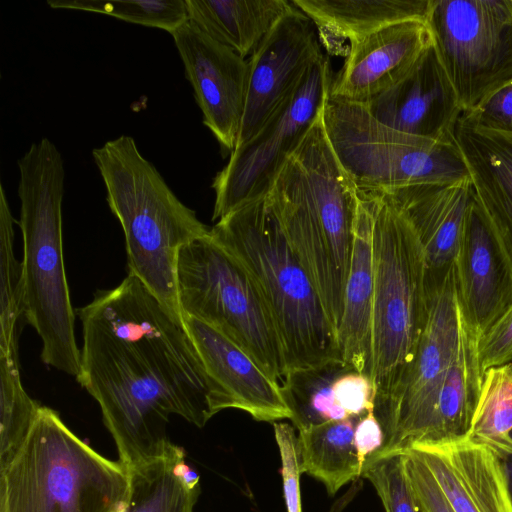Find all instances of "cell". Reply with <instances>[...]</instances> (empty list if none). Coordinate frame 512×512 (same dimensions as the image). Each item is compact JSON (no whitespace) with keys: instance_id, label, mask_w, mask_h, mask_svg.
<instances>
[{"instance_id":"cell-1","label":"cell","mask_w":512,"mask_h":512,"mask_svg":"<svg viewBox=\"0 0 512 512\" xmlns=\"http://www.w3.org/2000/svg\"><path fill=\"white\" fill-rule=\"evenodd\" d=\"M78 383L98 402L128 469L172 445L171 415L203 427L229 408L184 325L133 274L77 310Z\"/></svg>"},{"instance_id":"cell-2","label":"cell","mask_w":512,"mask_h":512,"mask_svg":"<svg viewBox=\"0 0 512 512\" xmlns=\"http://www.w3.org/2000/svg\"><path fill=\"white\" fill-rule=\"evenodd\" d=\"M322 113L274 178L266 198L338 336L357 189L329 143Z\"/></svg>"},{"instance_id":"cell-3","label":"cell","mask_w":512,"mask_h":512,"mask_svg":"<svg viewBox=\"0 0 512 512\" xmlns=\"http://www.w3.org/2000/svg\"><path fill=\"white\" fill-rule=\"evenodd\" d=\"M210 236L259 289L281 338L287 373L343 362L337 332L266 195L219 219Z\"/></svg>"},{"instance_id":"cell-4","label":"cell","mask_w":512,"mask_h":512,"mask_svg":"<svg viewBox=\"0 0 512 512\" xmlns=\"http://www.w3.org/2000/svg\"><path fill=\"white\" fill-rule=\"evenodd\" d=\"M18 168L25 321L40 337L42 361L76 377L80 349L63 254L64 160L44 137L31 144Z\"/></svg>"},{"instance_id":"cell-5","label":"cell","mask_w":512,"mask_h":512,"mask_svg":"<svg viewBox=\"0 0 512 512\" xmlns=\"http://www.w3.org/2000/svg\"><path fill=\"white\" fill-rule=\"evenodd\" d=\"M92 156L124 232L128 273L184 323L177 295L179 252L210 228L179 200L131 136L107 141Z\"/></svg>"},{"instance_id":"cell-6","label":"cell","mask_w":512,"mask_h":512,"mask_svg":"<svg viewBox=\"0 0 512 512\" xmlns=\"http://www.w3.org/2000/svg\"><path fill=\"white\" fill-rule=\"evenodd\" d=\"M130 472L41 406L19 452L0 472V512H122Z\"/></svg>"},{"instance_id":"cell-7","label":"cell","mask_w":512,"mask_h":512,"mask_svg":"<svg viewBox=\"0 0 512 512\" xmlns=\"http://www.w3.org/2000/svg\"><path fill=\"white\" fill-rule=\"evenodd\" d=\"M362 192L372 214L371 378L377 407L400 386L426 323V259L412 226L390 200L379 191Z\"/></svg>"},{"instance_id":"cell-8","label":"cell","mask_w":512,"mask_h":512,"mask_svg":"<svg viewBox=\"0 0 512 512\" xmlns=\"http://www.w3.org/2000/svg\"><path fill=\"white\" fill-rule=\"evenodd\" d=\"M177 295L183 317L219 331L281 384L286 358L268 306L248 272L210 232L180 250Z\"/></svg>"},{"instance_id":"cell-9","label":"cell","mask_w":512,"mask_h":512,"mask_svg":"<svg viewBox=\"0 0 512 512\" xmlns=\"http://www.w3.org/2000/svg\"><path fill=\"white\" fill-rule=\"evenodd\" d=\"M322 119L329 143L357 190L471 180L456 141L435 143L404 134L377 121L362 104L330 98Z\"/></svg>"},{"instance_id":"cell-10","label":"cell","mask_w":512,"mask_h":512,"mask_svg":"<svg viewBox=\"0 0 512 512\" xmlns=\"http://www.w3.org/2000/svg\"><path fill=\"white\" fill-rule=\"evenodd\" d=\"M426 24L463 113L512 81V0H431Z\"/></svg>"},{"instance_id":"cell-11","label":"cell","mask_w":512,"mask_h":512,"mask_svg":"<svg viewBox=\"0 0 512 512\" xmlns=\"http://www.w3.org/2000/svg\"><path fill=\"white\" fill-rule=\"evenodd\" d=\"M333 78L329 59L323 55L258 132L231 152L212 182L213 221L267 194L284 163L321 115Z\"/></svg>"},{"instance_id":"cell-12","label":"cell","mask_w":512,"mask_h":512,"mask_svg":"<svg viewBox=\"0 0 512 512\" xmlns=\"http://www.w3.org/2000/svg\"><path fill=\"white\" fill-rule=\"evenodd\" d=\"M427 290V319L415 356L396 392L374 409L384 445L368 460L405 453L419 443L435 390L456 355L460 311L454 267L441 283Z\"/></svg>"},{"instance_id":"cell-13","label":"cell","mask_w":512,"mask_h":512,"mask_svg":"<svg viewBox=\"0 0 512 512\" xmlns=\"http://www.w3.org/2000/svg\"><path fill=\"white\" fill-rule=\"evenodd\" d=\"M203 116L223 151L235 149L243 119L248 61L187 21L172 34Z\"/></svg>"},{"instance_id":"cell-14","label":"cell","mask_w":512,"mask_h":512,"mask_svg":"<svg viewBox=\"0 0 512 512\" xmlns=\"http://www.w3.org/2000/svg\"><path fill=\"white\" fill-rule=\"evenodd\" d=\"M316 31L297 8L276 24L247 59L246 101L236 147L258 132L324 55Z\"/></svg>"},{"instance_id":"cell-15","label":"cell","mask_w":512,"mask_h":512,"mask_svg":"<svg viewBox=\"0 0 512 512\" xmlns=\"http://www.w3.org/2000/svg\"><path fill=\"white\" fill-rule=\"evenodd\" d=\"M362 105L380 123L435 143L455 142L463 114L432 43L403 78Z\"/></svg>"},{"instance_id":"cell-16","label":"cell","mask_w":512,"mask_h":512,"mask_svg":"<svg viewBox=\"0 0 512 512\" xmlns=\"http://www.w3.org/2000/svg\"><path fill=\"white\" fill-rule=\"evenodd\" d=\"M454 270L460 312L480 337L512 305V264L475 196Z\"/></svg>"},{"instance_id":"cell-17","label":"cell","mask_w":512,"mask_h":512,"mask_svg":"<svg viewBox=\"0 0 512 512\" xmlns=\"http://www.w3.org/2000/svg\"><path fill=\"white\" fill-rule=\"evenodd\" d=\"M431 43L422 20L395 23L351 41L329 98L367 102L403 78Z\"/></svg>"},{"instance_id":"cell-18","label":"cell","mask_w":512,"mask_h":512,"mask_svg":"<svg viewBox=\"0 0 512 512\" xmlns=\"http://www.w3.org/2000/svg\"><path fill=\"white\" fill-rule=\"evenodd\" d=\"M380 192V191H379ZM415 231L426 259V285L441 283L454 267L469 206L471 180L382 191Z\"/></svg>"},{"instance_id":"cell-19","label":"cell","mask_w":512,"mask_h":512,"mask_svg":"<svg viewBox=\"0 0 512 512\" xmlns=\"http://www.w3.org/2000/svg\"><path fill=\"white\" fill-rule=\"evenodd\" d=\"M184 325L204 368L229 408L257 421L291 419L281 384L273 381L239 346L209 325L189 316Z\"/></svg>"},{"instance_id":"cell-20","label":"cell","mask_w":512,"mask_h":512,"mask_svg":"<svg viewBox=\"0 0 512 512\" xmlns=\"http://www.w3.org/2000/svg\"><path fill=\"white\" fill-rule=\"evenodd\" d=\"M410 450L431 471L455 512H512L502 460L489 448L463 439Z\"/></svg>"},{"instance_id":"cell-21","label":"cell","mask_w":512,"mask_h":512,"mask_svg":"<svg viewBox=\"0 0 512 512\" xmlns=\"http://www.w3.org/2000/svg\"><path fill=\"white\" fill-rule=\"evenodd\" d=\"M454 135L475 197L512 264V135L479 128L463 114Z\"/></svg>"},{"instance_id":"cell-22","label":"cell","mask_w":512,"mask_h":512,"mask_svg":"<svg viewBox=\"0 0 512 512\" xmlns=\"http://www.w3.org/2000/svg\"><path fill=\"white\" fill-rule=\"evenodd\" d=\"M353 235L338 343L344 364L371 378L374 291L372 214L369 200L360 190H357Z\"/></svg>"},{"instance_id":"cell-23","label":"cell","mask_w":512,"mask_h":512,"mask_svg":"<svg viewBox=\"0 0 512 512\" xmlns=\"http://www.w3.org/2000/svg\"><path fill=\"white\" fill-rule=\"evenodd\" d=\"M478 340L479 335L466 324L460 312V338L456 355L440 379L420 441L413 448L466 439L483 380Z\"/></svg>"},{"instance_id":"cell-24","label":"cell","mask_w":512,"mask_h":512,"mask_svg":"<svg viewBox=\"0 0 512 512\" xmlns=\"http://www.w3.org/2000/svg\"><path fill=\"white\" fill-rule=\"evenodd\" d=\"M189 21L241 57L252 55L276 24L297 10L292 0H185Z\"/></svg>"},{"instance_id":"cell-25","label":"cell","mask_w":512,"mask_h":512,"mask_svg":"<svg viewBox=\"0 0 512 512\" xmlns=\"http://www.w3.org/2000/svg\"><path fill=\"white\" fill-rule=\"evenodd\" d=\"M325 40H349L386 26L426 21L431 0H292Z\"/></svg>"},{"instance_id":"cell-26","label":"cell","mask_w":512,"mask_h":512,"mask_svg":"<svg viewBox=\"0 0 512 512\" xmlns=\"http://www.w3.org/2000/svg\"><path fill=\"white\" fill-rule=\"evenodd\" d=\"M358 419L329 421L298 431L302 473L322 482L330 495L362 476L364 462L355 442Z\"/></svg>"},{"instance_id":"cell-27","label":"cell","mask_w":512,"mask_h":512,"mask_svg":"<svg viewBox=\"0 0 512 512\" xmlns=\"http://www.w3.org/2000/svg\"><path fill=\"white\" fill-rule=\"evenodd\" d=\"M184 448L172 443L151 460L129 468L130 489L122 512H193L200 488H190L179 473Z\"/></svg>"},{"instance_id":"cell-28","label":"cell","mask_w":512,"mask_h":512,"mask_svg":"<svg viewBox=\"0 0 512 512\" xmlns=\"http://www.w3.org/2000/svg\"><path fill=\"white\" fill-rule=\"evenodd\" d=\"M346 368L343 362H333L286 374L281 390L291 411L290 420L298 431L329 421L350 419L334 392V381Z\"/></svg>"},{"instance_id":"cell-29","label":"cell","mask_w":512,"mask_h":512,"mask_svg":"<svg viewBox=\"0 0 512 512\" xmlns=\"http://www.w3.org/2000/svg\"><path fill=\"white\" fill-rule=\"evenodd\" d=\"M466 440L489 448L499 458L512 454V371L508 364L483 373Z\"/></svg>"},{"instance_id":"cell-30","label":"cell","mask_w":512,"mask_h":512,"mask_svg":"<svg viewBox=\"0 0 512 512\" xmlns=\"http://www.w3.org/2000/svg\"><path fill=\"white\" fill-rule=\"evenodd\" d=\"M40 407L24 389L18 352H0V472L21 449Z\"/></svg>"},{"instance_id":"cell-31","label":"cell","mask_w":512,"mask_h":512,"mask_svg":"<svg viewBox=\"0 0 512 512\" xmlns=\"http://www.w3.org/2000/svg\"><path fill=\"white\" fill-rule=\"evenodd\" d=\"M14 218L0 185V352H18L25 320L22 264L14 254Z\"/></svg>"},{"instance_id":"cell-32","label":"cell","mask_w":512,"mask_h":512,"mask_svg":"<svg viewBox=\"0 0 512 512\" xmlns=\"http://www.w3.org/2000/svg\"><path fill=\"white\" fill-rule=\"evenodd\" d=\"M47 4L55 9L105 14L170 34L189 21L185 0H49Z\"/></svg>"},{"instance_id":"cell-33","label":"cell","mask_w":512,"mask_h":512,"mask_svg":"<svg viewBox=\"0 0 512 512\" xmlns=\"http://www.w3.org/2000/svg\"><path fill=\"white\" fill-rule=\"evenodd\" d=\"M362 476L374 486L385 512H425L407 473L405 453L368 460Z\"/></svg>"},{"instance_id":"cell-34","label":"cell","mask_w":512,"mask_h":512,"mask_svg":"<svg viewBox=\"0 0 512 512\" xmlns=\"http://www.w3.org/2000/svg\"><path fill=\"white\" fill-rule=\"evenodd\" d=\"M274 435L281 459L283 495L287 512H302L298 435L288 423L274 422Z\"/></svg>"},{"instance_id":"cell-35","label":"cell","mask_w":512,"mask_h":512,"mask_svg":"<svg viewBox=\"0 0 512 512\" xmlns=\"http://www.w3.org/2000/svg\"><path fill=\"white\" fill-rule=\"evenodd\" d=\"M334 392L349 418H360L375 409L376 388L372 379L350 367L334 381Z\"/></svg>"},{"instance_id":"cell-36","label":"cell","mask_w":512,"mask_h":512,"mask_svg":"<svg viewBox=\"0 0 512 512\" xmlns=\"http://www.w3.org/2000/svg\"><path fill=\"white\" fill-rule=\"evenodd\" d=\"M463 115L479 128L512 135V81Z\"/></svg>"},{"instance_id":"cell-37","label":"cell","mask_w":512,"mask_h":512,"mask_svg":"<svg viewBox=\"0 0 512 512\" xmlns=\"http://www.w3.org/2000/svg\"><path fill=\"white\" fill-rule=\"evenodd\" d=\"M481 370L512 360V305L478 340Z\"/></svg>"},{"instance_id":"cell-38","label":"cell","mask_w":512,"mask_h":512,"mask_svg":"<svg viewBox=\"0 0 512 512\" xmlns=\"http://www.w3.org/2000/svg\"><path fill=\"white\" fill-rule=\"evenodd\" d=\"M405 455L407 473L425 512H455L423 461L411 450Z\"/></svg>"},{"instance_id":"cell-39","label":"cell","mask_w":512,"mask_h":512,"mask_svg":"<svg viewBox=\"0 0 512 512\" xmlns=\"http://www.w3.org/2000/svg\"><path fill=\"white\" fill-rule=\"evenodd\" d=\"M355 442L364 465L382 449L384 432L374 411L358 419L355 426Z\"/></svg>"},{"instance_id":"cell-40","label":"cell","mask_w":512,"mask_h":512,"mask_svg":"<svg viewBox=\"0 0 512 512\" xmlns=\"http://www.w3.org/2000/svg\"><path fill=\"white\" fill-rule=\"evenodd\" d=\"M500 459L502 460V463H503V466L505 469V473H506V477H507L509 490L512 495V454L505 456L503 458H500Z\"/></svg>"},{"instance_id":"cell-41","label":"cell","mask_w":512,"mask_h":512,"mask_svg":"<svg viewBox=\"0 0 512 512\" xmlns=\"http://www.w3.org/2000/svg\"><path fill=\"white\" fill-rule=\"evenodd\" d=\"M508 365H509V367H510V369L512 371V360L508 363Z\"/></svg>"}]
</instances>
